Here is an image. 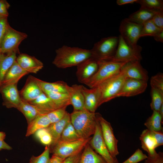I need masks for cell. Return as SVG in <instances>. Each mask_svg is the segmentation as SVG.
I'll return each mask as SVG.
<instances>
[{
    "mask_svg": "<svg viewBox=\"0 0 163 163\" xmlns=\"http://www.w3.org/2000/svg\"><path fill=\"white\" fill-rule=\"evenodd\" d=\"M56 53L52 63L57 67L62 69L77 66L85 60L92 57L91 50L66 45L56 49Z\"/></svg>",
    "mask_w": 163,
    "mask_h": 163,
    "instance_id": "1",
    "label": "cell"
},
{
    "mask_svg": "<svg viewBox=\"0 0 163 163\" xmlns=\"http://www.w3.org/2000/svg\"><path fill=\"white\" fill-rule=\"evenodd\" d=\"M70 117L71 122L81 138L87 139L93 135L97 121L96 113L85 109L74 110Z\"/></svg>",
    "mask_w": 163,
    "mask_h": 163,
    "instance_id": "2",
    "label": "cell"
},
{
    "mask_svg": "<svg viewBox=\"0 0 163 163\" xmlns=\"http://www.w3.org/2000/svg\"><path fill=\"white\" fill-rule=\"evenodd\" d=\"M126 62L100 61L99 69L93 77L85 84L90 88L96 87L119 73Z\"/></svg>",
    "mask_w": 163,
    "mask_h": 163,
    "instance_id": "3",
    "label": "cell"
},
{
    "mask_svg": "<svg viewBox=\"0 0 163 163\" xmlns=\"http://www.w3.org/2000/svg\"><path fill=\"white\" fill-rule=\"evenodd\" d=\"M126 78L121 70L119 73L97 86L100 92L99 106L116 97Z\"/></svg>",
    "mask_w": 163,
    "mask_h": 163,
    "instance_id": "4",
    "label": "cell"
},
{
    "mask_svg": "<svg viewBox=\"0 0 163 163\" xmlns=\"http://www.w3.org/2000/svg\"><path fill=\"white\" fill-rule=\"evenodd\" d=\"M142 27V25L126 18L121 21L119 28L120 35L128 45L132 48L140 51L142 48L137 45V43L140 38Z\"/></svg>",
    "mask_w": 163,
    "mask_h": 163,
    "instance_id": "5",
    "label": "cell"
},
{
    "mask_svg": "<svg viewBox=\"0 0 163 163\" xmlns=\"http://www.w3.org/2000/svg\"><path fill=\"white\" fill-rule=\"evenodd\" d=\"M91 138L80 139L71 141H59L52 147L51 152L53 154L65 159L82 151Z\"/></svg>",
    "mask_w": 163,
    "mask_h": 163,
    "instance_id": "6",
    "label": "cell"
},
{
    "mask_svg": "<svg viewBox=\"0 0 163 163\" xmlns=\"http://www.w3.org/2000/svg\"><path fill=\"white\" fill-rule=\"evenodd\" d=\"M119 42V37L110 36L102 38L95 43L91 50L93 57L100 61L106 60L114 54Z\"/></svg>",
    "mask_w": 163,
    "mask_h": 163,
    "instance_id": "7",
    "label": "cell"
},
{
    "mask_svg": "<svg viewBox=\"0 0 163 163\" xmlns=\"http://www.w3.org/2000/svg\"><path fill=\"white\" fill-rule=\"evenodd\" d=\"M27 37L25 33L18 31L10 26L0 44L1 53L5 54L11 53L20 54L19 46Z\"/></svg>",
    "mask_w": 163,
    "mask_h": 163,
    "instance_id": "8",
    "label": "cell"
},
{
    "mask_svg": "<svg viewBox=\"0 0 163 163\" xmlns=\"http://www.w3.org/2000/svg\"><path fill=\"white\" fill-rule=\"evenodd\" d=\"M118 37V45L114 54L105 60L118 62L140 61L142 59L141 51L135 50L129 46L120 35Z\"/></svg>",
    "mask_w": 163,
    "mask_h": 163,
    "instance_id": "9",
    "label": "cell"
},
{
    "mask_svg": "<svg viewBox=\"0 0 163 163\" xmlns=\"http://www.w3.org/2000/svg\"><path fill=\"white\" fill-rule=\"evenodd\" d=\"M97 119L100 123L104 141L111 156L117 158L119 154L117 148L118 140L115 137L110 123L99 113H96Z\"/></svg>",
    "mask_w": 163,
    "mask_h": 163,
    "instance_id": "10",
    "label": "cell"
},
{
    "mask_svg": "<svg viewBox=\"0 0 163 163\" xmlns=\"http://www.w3.org/2000/svg\"><path fill=\"white\" fill-rule=\"evenodd\" d=\"M97 120L95 132L88 143L107 163H119L117 158H113L109 152L103 139L100 123L97 119Z\"/></svg>",
    "mask_w": 163,
    "mask_h": 163,
    "instance_id": "11",
    "label": "cell"
},
{
    "mask_svg": "<svg viewBox=\"0 0 163 163\" xmlns=\"http://www.w3.org/2000/svg\"><path fill=\"white\" fill-rule=\"evenodd\" d=\"M100 61L93 57L89 58L77 66L76 76L78 82L85 84L96 73Z\"/></svg>",
    "mask_w": 163,
    "mask_h": 163,
    "instance_id": "12",
    "label": "cell"
},
{
    "mask_svg": "<svg viewBox=\"0 0 163 163\" xmlns=\"http://www.w3.org/2000/svg\"><path fill=\"white\" fill-rule=\"evenodd\" d=\"M17 85H2L0 87V93L3 100L2 104L7 108L17 109L22 101Z\"/></svg>",
    "mask_w": 163,
    "mask_h": 163,
    "instance_id": "13",
    "label": "cell"
},
{
    "mask_svg": "<svg viewBox=\"0 0 163 163\" xmlns=\"http://www.w3.org/2000/svg\"><path fill=\"white\" fill-rule=\"evenodd\" d=\"M147 86V82L127 78L116 97H129L138 95L144 92Z\"/></svg>",
    "mask_w": 163,
    "mask_h": 163,
    "instance_id": "14",
    "label": "cell"
},
{
    "mask_svg": "<svg viewBox=\"0 0 163 163\" xmlns=\"http://www.w3.org/2000/svg\"><path fill=\"white\" fill-rule=\"evenodd\" d=\"M121 71L127 78L148 82V72L141 66L140 61H134L126 63Z\"/></svg>",
    "mask_w": 163,
    "mask_h": 163,
    "instance_id": "15",
    "label": "cell"
},
{
    "mask_svg": "<svg viewBox=\"0 0 163 163\" xmlns=\"http://www.w3.org/2000/svg\"><path fill=\"white\" fill-rule=\"evenodd\" d=\"M16 61L19 66L28 73H37L43 67V62L34 56L26 53H20Z\"/></svg>",
    "mask_w": 163,
    "mask_h": 163,
    "instance_id": "16",
    "label": "cell"
},
{
    "mask_svg": "<svg viewBox=\"0 0 163 163\" xmlns=\"http://www.w3.org/2000/svg\"><path fill=\"white\" fill-rule=\"evenodd\" d=\"M43 92L31 75L28 77L24 86L19 91L21 100L27 102L34 100Z\"/></svg>",
    "mask_w": 163,
    "mask_h": 163,
    "instance_id": "17",
    "label": "cell"
},
{
    "mask_svg": "<svg viewBox=\"0 0 163 163\" xmlns=\"http://www.w3.org/2000/svg\"><path fill=\"white\" fill-rule=\"evenodd\" d=\"M82 91L84 98V108L95 113L99 106L100 92L97 87L88 88L82 86Z\"/></svg>",
    "mask_w": 163,
    "mask_h": 163,
    "instance_id": "18",
    "label": "cell"
},
{
    "mask_svg": "<svg viewBox=\"0 0 163 163\" xmlns=\"http://www.w3.org/2000/svg\"><path fill=\"white\" fill-rule=\"evenodd\" d=\"M82 85L74 84L67 87V94L69 97L71 104L74 110H80L85 109L84 98L82 91Z\"/></svg>",
    "mask_w": 163,
    "mask_h": 163,
    "instance_id": "19",
    "label": "cell"
},
{
    "mask_svg": "<svg viewBox=\"0 0 163 163\" xmlns=\"http://www.w3.org/2000/svg\"><path fill=\"white\" fill-rule=\"evenodd\" d=\"M70 121V114L67 112L62 119L57 122L51 123L46 127L52 137V142L50 145L52 147L59 141L64 129Z\"/></svg>",
    "mask_w": 163,
    "mask_h": 163,
    "instance_id": "20",
    "label": "cell"
},
{
    "mask_svg": "<svg viewBox=\"0 0 163 163\" xmlns=\"http://www.w3.org/2000/svg\"><path fill=\"white\" fill-rule=\"evenodd\" d=\"M28 74L19 66L16 60L5 74L1 86L17 84L22 77Z\"/></svg>",
    "mask_w": 163,
    "mask_h": 163,
    "instance_id": "21",
    "label": "cell"
},
{
    "mask_svg": "<svg viewBox=\"0 0 163 163\" xmlns=\"http://www.w3.org/2000/svg\"><path fill=\"white\" fill-rule=\"evenodd\" d=\"M139 139L142 148L147 152L148 155L152 156L156 154L157 152L155 149L158 146L152 131L147 129L143 130Z\"/></svg>",
    "mask_w": 163,
    "mask_h": 163,
    "instance_id": "22",
    "label": "cell"
},
{
    "mask_svg": "<svg viewBox=\"0 0 163 163\" xmlns=\"http://www.w3.org/2000/svg\"><path fill=\"white\" fill-rule=\"evenodd\" d=\"M33 79L43 92H53L67 93L68 84L63 81L49 82L43 81L32 76Z\"/></svg>",
    "mask_w": 163,
    "mask_h": 163,
    "instance_id": "23",
    "label": "cell"
},
{
    "mask_svg": "<svg viewBox=\"0 0 163 163\" xmlns=\"http://www.w3.org/2000/svg\"><path fill=\"white\" fill-rule=\"evenodd\" d=\"M17 109L24 114L28 123L39 115L47 114L39 107L22 100Z\"/></svg>",
    "mask_w": 163,
    "mask_h": 163,
    "instance_id": "24",
    "label": "cell"
},
{
    "mask_svg": "<svg viewBox=\"0 0 163 163\" xmlns=\"http://www.w3.org/2000/svg\"><path fill=\"white\" fill-rule=\"evenodd\" d=\"M79 163H107L100 155L94 151L88 143L82 151Z\"/></svg>",
    "mask_w": 163,
    "mask_h": 163,
    "instance_id": "25",
    "label": "cell"
},
{
    "mask_svg": "<svg viewBox=\"0 0 163 163\" xmlns=\"http://www.w3.org/2000/svg\"><path fill=\"white\" fill-rule=\"evenodd\" d=\"M28 124L26 136L34 134L40 129L48 127L51 123L47 114H43L38 116Z\"/></svg>",
    "mask_w": 163,
    "mask_h": 163,
    "instance_id": "26",
    "label": "cell"
},
{
    "mask_svg": "<svg viewBox=\"0 0 163 163\" xmlns=\"http://www.w3.org/2000/svg\"><path fill=\"white\" fill-rule=\"evenodd\" d=\"M17 57L16 54L14 53L7 54L1 53L0 55V87L5 74L16 61Z\"/></svg>",
    "mask_w": 163,
    "mask_h": 163,
    "instance_id": "27",
    "label": "cell"
},
{
    "mask_svg": "<svg viewBox=\"0 0 163 163\" xmlns=\"http://www.w3.org/2000/svg\"><path fill=\"white\" fill-rule=\"evenodd\" d=\"M159 12L140 8L139 10L130 14L128 19L132 22L142 25L146 21L151 19L155 14Z\"/></svg>",
    "mask_w": 163,
    "mask_h": 163,
    "instance_id": "28",
    "label": "cell"
},
{
    "mask_svg": "<svg viewBox=\"0 0 163 163\" xmlns=\"http://www.w3.org/2000/svg\"><path fill=\"white\" fill-rule=\"evenodd\" d=\"M27 102L39 107L47 114L58 108L51 99L43 92L36 99Z\"/></svg>",
    "mask_w": 163,
    "mask_h": 163,
    "instance_id": "29",
    "label": "cell"
},
{
    "mask_svg": "<svg viewBox=\"0 0 163 163\" xmlns=\"http://www.w3.org/2000/svg\"><path fill=\"white\" fill-rule=\"evenodd\" d=\"M163 120L159 112L153 111L152 115L147 119L144 125L149 130L157 132L162 131V124Z\"/></svg>",
    "mask_w": 163,
    "mask_h": 163,
    "instance_id": "30",
    "label": "cell"
},
{
    "mask_svg": "<svg viewBox=\"0 0 163 163\" xmlns=\"http://www.w3.org/2000/svg\"><path fill=\"white\" fill-rule=\"evenodd\" d=\"M44 93L51 99L58 108L67 106L71 104L69 97L67 93L53 92H45Z\"/></svg>",
    "mask_w": 163,
    "mask_h": 163,
    "instance_id": "31",
    "label": "cell"
},
{
    "mask_svg": "<svg viewBox=\"0 0 163 163\" xmlns=\"http://www.w3.org/2000/svg\"><path fill=\"white\" fill-rule=\"evenodd\" d=\"M80 139L82 138L78 134L70 121L64 129L59 141H71Z\"/></svg>",
    "mask_w": 163,
    "mask_h": 163,
    "instance_id": "32",
    "label": "cell"
},
{
    "mask_svg": "<svg viewBox=\"0 0 163 163\" xmlns=\"http://www.w3.org/2000/svg\"><path fill=\"white\" fill-rule=\"evenodd\" d=\"M163 30L157 27L151 20L145 22L142 25L140 37L144 36H154Z\"/></svg>",
    "mask_w": 163,
    "mask_h": 163,
    "instance_id": "33",
    "label": "cell"
},
{
    "mask_svg": "<svg viewBox=\"0 0 163 163\" xmlns=\"http://www.w3.org/2000/svg\"><path fill=\"white\" fill-rule=\"evenodd\" d=\"M139 4L140 8L156 11H163V1L161 0H137L135 2Z\"/></svg>",
    "mask_w": 163,
    "mask_h": 163,
    "instance_id": "34",
    "label": "cell"
},
{
    "mask_svg": "<svg viewBox=\"0 0 163 163\" xmlns=\"http://www.w3.org/2000/svg\"><path fill=\"white\" fill-rule=\"evenodd\" d=\"M152 98L150 104L151 109L153 111L158 112L161 106L163 104V92L151 88Z\"/></svg>",
    "mask_w": 163,
    "mask_h": 163,
    "instance_id": "35",
    "label": "cell"
},
{
    "mask_svg": "<svg viewBox=\"0 0 163 163\" xmlns=\"http://www.w3.org/2000/svg\"><path fill=\"white\" fill-rule=\"evenodd\" d=\"M34 134L35 137L43 145L50 146L51 145L52 137L46 128L40 129Z\"/></svg>",
    "mask_w": 163,
    "mask_h": 163,
    "instance_id": "36",
    "label": "cell"
},
{
    "mask_svg": "<svg viewBox=\"0 0 163 163\" xmlns=\"http://www.w3.org/2000/svg\"><path fill=\"white\" fill-rule=\"evenodd\" d=\"M67 107L65 106L58 108L47 114L51 124L57 122L64 117L67 112L66 111Z\"/></svg>",
    "mask_w": 163,
    "mask_h": 163,
    "instance_id": "37",
    "label": "cell"
},
{
    "mask_svg": "<svg viewBox=\"0 0 163 163\" xmlns=\"http://www.w3.org/2000/svg\"><path fill=\"white\" fill-rule=\"evenodd\" d=\"M50 146H46L41 154L37 156H32L28 163H47L50 158Z\"/></svg>",
    "mask_w": 163,
    "mask_h": 163,
    "instance_id": "38",
    "label": "cell"
},
{
    "mask_svg": "<svg viewBox=\"0 0 163 163\" xmlns=\"http://www.w3.org/2000/svg\"><path fill=\"white\" fill-rule=\"evenodd\" d=\"M151 88L163 92V74L159 73L152 77L150 80Z\"/></svg>",
    "mask_w": 163,
    "mask_h": 163,
    "instance_id": "39",
    "label": "cell"
},
{
    "mask_svg": "<svg viewBox=\"0 0 163 163\" xmlns=\"http://www.w3.org/2000/svg\"><path fill=\"white\" fill-rule=\"evenodd\" d=\"M147 157L148 156L143 153L141 149H138L131 156L122 163H138L145 160Z\"/></svg>",
    "mask_w": 163,
    "mask_h": 163,
    "instance_id": "40",
    "label": "cell"
},
{
    "mask_svg": "<svg viewBox=\"0 0 163 163\" xmlns=\"http://www.w3.org/2000/svg\"><path fill=\"white\" fill-rule=\"evenodd\" d=\"M8 17H0V44L7 30L10 26Z\"/></svg>",
    "mask_w": 163,
    "mask_h": 163,
    "instance_id": "41",
    "label": "cell"
},
{
    "mask_svg": "<svg viewBox=\"0 0 163 163\" xmlns=\"http://www.w3.org/2000/svg\"><path fill=\"white\" fill-rule=\"evenodd\" d=\"M144 163H163V152H159L154 155H148Z\"/></svg>",
    "mask_w": 163,
    "mask_h": 163,
    "instance_id": "42",
    "label": "cell"
},
{
    "mask_svg": "<svg viewBox=\"0 0 163 163\" xmlns=\"http://www.w3.org/2000/svg\"><path fill=\"white\" fill-rule=\"evenodd\" d=\"M151 20L157 27L163 30V11L157 13Z\"/></svg>",
    "mask_w": 163,
    "mask_h": 163,
    "instance_id": "43",
    "label": "cell"
},
{
    "mask_svg": "<svg viewBox=\"0 0 163 163\" xmlns=\"http://www.w3.org/2000/svg\"><path fill=\"white\" fill-rule=\"evenodd\" d=\"M10 5L4 0H0V17H8L9 14L8 11Z\"/></svg>",
    "mask_w": 163,
    "mask_h": 163,
    "instance_id": "44",
    "label": "cell"
},
{
    "mask_svg": "<svg viewBox=\"0 0 163 163\" xmlns=\"http://www.w3.org/2000/svg\"><path fill=\"white\" fill-rule=\"evenodd\" d=\"M82 151L65 158L62 163H79Z\"/></svg>",
    "mask_w": 163,
    "mask_h": 163,
    "instance_id": "45",
    "label": "cell"
},
{
    "mask_svg": "<svg viewBox=\"0 0 163 163\" xmlns=\"http://www.w3.org/2000/svg\"><path fill=\"white\" fill-rule=\"evenodd\" d=\"M156 140L158 147L163 145V133L162 131L157 132L152 131Z\"/></svg>",
    "mask_w": 163,
    "mask_h": 163,
    "instance_id": "46",
    "label": "cell"
},
{
    "mask_svg": "<svg viewBox=\"0 0 163 163\" xmlns=\"http://www.w3.org/2000/svg\"><path fill=\"white\" fill-rule=\"evenodd\" d=\"M64 160L58 155L53 154L49 161L50 163H62Z\"/></svg>",
    "mask_w": 163,
    "mask_h": 163,
    "instance_id": "47",
    "label": "cell"
},
{
    "mask_svg": "<svg viewBox=\"0 0 163 163\" xmlns=\"http://www.w3.org/2000/svg\"><path fill=\"white\" fill-rule=\"evenodd\" d=\"M12 149L11 147L5 142L4 140L0 141V150L2 149L10 150Z\"/></svg>",
    "mask_w": 163,
    "mask_h": 163,
    "instance_id": "48",
    "label": "cell"
},
{
    "mask_svg": "<svg viewBox=\"0 0 163 163\" xmlns=\"http://www.w3.org/2000/svg\"><path fill=\"white\" fill-rule=\"evenodd\" d=\"M137 0H117V3L118 5H122L126 4H132L135 2Z\"/></svg>",
    "mask_w": 163,
    "mask_h": 163,
    "instance_id": "49",
    "label": "cell"
},
{
    "mask_svg": "<svg viewBox=\"0 0 163 163\" xmlns=\"http://www.w3.org/2000/svg\"><path fill=\"white\" fill-rule=\"evenodd\" d=\"M155 40L158 42H163V30L161 31L156 35L154 36Z\"/></svg>",
    "mask_w": 163,
    "mask_h": 163,
    "instance_id": "50",
    "label": "cell"
},
{
    "mask_svg": "<svg viewBox=\"0 0 163 163\" xmlns=\"http://www.w3.org/2000/svg\"><path fill=\"white\" fill-rule=\"evenodd\" d=\"M6 136L5 133L3 132H0V141L4 140Z\"/></svg>",
    "mask_w": 163,
    "mask_h": 163,
    "instance_id": "51",
    "label": "cell"
},
{
    "mask_svg": "<svg viewBox=\"0 0 163 163\" xmlns=\"http://www.w3.org/2000/svg\"><path fill=\"white\" fill-rule=\"evenodd\" d=\"M158 112L159 113L161 118L163 119V104L161 107Z\"/></svg>",
    "mask_w": 163,
    "mask_h": 163,
    "instance_id": "52",
    "label": "cell"
},
{
    "mask_svg": "<svg viewBox=\"0 0 163 163\" xmlns=\"http://www.w3.org/2000/svg\"><path fill=\"white\" fill-rule=\"evenodd\" d=\"M47 163H50L49 162V161H48Z\"/></svg>",
    "mask_w": 163,
    "mask_h": 163,
    "instance_id": "53",
    "label": "cell"
},
{
    "mask_svg": "<svg viewBox=\"0 0 163 163\" xmlns=\"http://www.w3.org/2000/svg\"><path fill=\"white\" fill-rule=\"evenodd\" d=\"M1 53V52L0 51V55Z\"/></svg>",
    "mask_w": 163,
    "mask_h": 163,
    "instance_id": "54",
    "label": "cell"
},
{
    "mask_svg": "<svg viewBox=\"0 0 163 163\" xmlns=\"http://www.w3.org/2000/svg\"></svg>",
    "mask_w": 163,
    "mask_h": 163,
    "instance_id": "55",
    "label": "cell"
}]
</instances>
